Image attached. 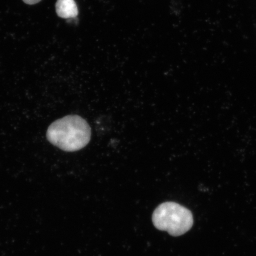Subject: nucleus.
<instances>
[{"mask_svg":"<svg viewBox=\"0 0 256 256\" xmlns=\"http://www.w3.org/2000/svg\"><path fill=\"white\" fill-rule=\"evenodd\" d=\"M91 128L88 122L78 115H68L54 122L48 128L49 142L64 152L82 150L91 140Z\"/></svg>","mask_w":256,"mask_h":256,"instance_id":"nucleus-1","label":"nucleus"},{"mask_svg":"<svg viewBox=\"0 0 256 256\" xmlns=\"http://www.w3.org/2000/svg\"><path fill=\"white\" fill-rule=\"evenodd\" d=\"M152 222L158 230L178 236L190 231L193 226L194 217L187 208L177 203L168 202L156 208L153 213Z\"/></svg>","mask_w":256,"mask_h":256,"instance_id":"nucleus-2","label":"nucleus"},{"mask_svg":"<svg viewBox=\"0 0 256 256\" xmlns=\"http://www.w3.org/2000/svg\"><path fill=\"white\" fill-rule=\"evenodd\" d=\"M56 12L58 16L63 18H75L78 14L74 0H58Z\"/></svg>","mask_w":256,"mask_h":256,"instance_id":"nucleus-3","label":"nucleus"},{"mask_svg":"<svg viewBox=\"0 0 256 256\" xmlns=\"http://www.w3.org/2000/svg\"><path fill=\"white\" fill-rule=\"evenodd\" d=\"M23 1L26 3V4L33 5L40 2L41 0H23Z\"/></svg>","mask_w":256,"mask_h":256,"instance_id":"nucleus-4","label":"nucleus"}]
</instances>
